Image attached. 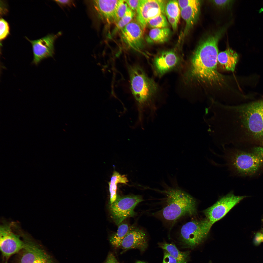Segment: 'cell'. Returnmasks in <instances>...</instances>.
<instances>
[{
  "label": "cell",
  "mask_w": 263,
  "mask_h": 263,
  "mask_svg": "<svg viewBox=\"0 0 263 263\" xmlns=\"http://www.w3.org/2000/svg\"><path fill=\"white\" fill-rule=\"evenodd\" d=\"M230 0H214L213 2L216 5L220 7H224L230 2Z\"/></svg>",
  "instance_id": "33"
},
{
  "label": "cell",
  "mask_w": 263,
  "mask_h": 263,
  "mask_svg": "<svg viewBox=\"0 0 263 263\" xmlns=\"http://www.w3.org/2000/svg\"><path fill=\"white\" fill-rule=\"evenodd\" d=\"M225 158L234 175L252 177L263 171V147L255 146L249 150L224 148Z\"/></svg>",
  "instance_id": "3"
},
{
  "label": "cell",
  "mask_w": 263,
  "mask_h": 263,
  "mask_svg": "<svg viewBox=\"0 0 263 263\" xmlns=\"http://www.w3.org/2000/svg\"><path fill=\"white\" fill-rule=\"evenodd\" d=\"M122 41L127 46L138 51L143 47L144 30L136 19L132 20L121 31Z\"/></svg>",
  "instance_id": "13"
},
{
  "label": "cell",
  "mask_w": 263,
  "mask_h": 263,
  "mask_svg": "<svg viewBox=\"0 0 263 263\" xmlns=\"http://www.w3.org/2000/svg\"><path fill=\"white\" fill-rule=\"evenodd\" d=\"M164 205L152 213L154 217L164 222L173 225L180 218L192 216L196 212L195 200L190 195L177 188H171L164 191Z\"/></svg>",
  "instance_id": "4"
},
{
  "label": "cell",
  "mask_w": 263,
  "mask_h": 263,
  "mask_svg": "<svg viewBox=\"0 0 263 263\" xmlns=\"http://www.w3.org/2000/svg\"><path fill=\"white\" fill-rule=\"evenodd\" d=\"M129 70L133 95L139 103L142 104L146 103L155 93L157 89V84L139 66H131Z\"/></svg>",
  "instance_id": "5"
},
{
  "label": "cell",
  "mask_w": 263,
  "mask_h": 263,
  "mask_svg": "<svg viewBox=\"0 0 263 263\" xmlns=\"http://www.w3.org/2000/svg\"><path fill=\"white\" fill-rule=\"evenodd\" d=\"M54 1L61 6L70 7L74 5V1L73 0H57Z\"/></svg>",
  "instance_id": "30"
},
{
  "label": "cell",
  "mask_w": 263,
  "mask_h": 263,
  "mask_svg": "<svg viewBox=\"0 0 263 263\" xmlns=\"http://www.w3.org/2000/svg\"><path fill=\"white\" fill-rule=\"evenodd\" d=\"M165 11L167 17L175 19L179 21L181 10L178 0H170L167 2Z\"/></svg>",
  "instance_id": "24"
},
{
  "label": "cell",
  "mask_w": 263,
  "mask_h": 263,
  "mask_svg": "<svg viewBox=\"0 0 263 263\" xmlns=\"http://www.w3.org/2000/svg\"><path fill=\"white\" fill-rule=\"evenodd\" d=\"M125 1L129 7L134 13L136 14L138 8L140 0H127Z\"/></svg>",
  "instance_id": "28"
},
{
  "label": "cell",
  "mask_w": 263,
  "mask_h": 263,
  "mask_svg": "<svg viewBox=\"0 0 263 263\" xmlns=\"http://www.w3.org/2000/svg\"><path fill=\"white\" fill-rule=\"evenodd\" d=\"M119 225L117 231L113 234L110 239L111 244L115 247H119L122 241L131 227L126 223L122 222Z\"/></svg>",
  "instance_id": "22"
},
{
  "label": "cell",
  "mask_w": 263,
  "mask_h": 263,
  "mask_svg": "<svg viewBox=\"0 0 263 263\" xmlns=\"http://www.w3.org/2000/svg\"><path fill=\"white\" fill-rule=\"evenodd\" d=\"M136 263H146L145 262L141 261H138L136 262Z\"/></svg>",
  "instance_id": "36"
},
{
  "label": "cell",
  "mask_w": 263,
  "mask_h": 263,
  "mask_svg": "<svg viewBox=\"0 0 263 263\" xmlns=\"http://www.w3.org/2000/svg\"><path fill=\"white\" fill-rule=\"evenodd\" d=\"M128 180L125 175H121L115 171L113 174L111 180L109 182L110 193V204H111L116 200L117 197V190L118 183L126 184Z\"/></svg>",
  "instance_id": "21"
},
{
  "label": "cell",
  "mask_w": 263,
  "mask_h": 263,
  "mask_svg": "<svg viewBox=\"0 0 263 263\" xmlns=\"http://www.w3.org/2000/svg\"><path fill=\"white\" fill-rule=\"evenodd\" d=\"M254 242L256 245L259 244L263 242V234L260 233H257L255 236Z\"/></svg>",
  "instance_id": "34"
},
{
  "label": "cell",
  "mask_w": 263,
  "mask_h": 263,
  "mask_svg": "<svg viewBox=\"0 0 263 263\" xmlns=\"http://www.w3.org/2000/svg\"><path fill=\"white\" fill-rule=\"evenodd\" d=\"M9 28L8 22L4 19L1 18L0 20V39H5L9 34Z\"/></svg>",
  "instance_id": "27"
},
{
  "label": "cell",
  "mask_w": 263,
  "mask_h": 263,
  "mask_svg": "<svg viewBox=\"0 0 263 263\" xmlns=\"http://www.w3.org/2000/svg\"><path fill=\"white\" fill-rule=\"evenodd\" d=\"M218 35L208 37L193 53L185 75L189 83L204 90L224 88L227 82L217 70Z\"/></svg>",
  "instance_id": "2"
},
{
  "label": "cell",
  "mask_w": 263,
  "mask_h": 263,
  "mask_svg": "<svg viewBox=\"0 0 263 263\" xmlns=\"http://www.w3.org/2000/svg\"><path fill=\"white\" fill-rule=\"evenodd\" d=\"M168 21L171 25L172 28L174 30H177L179 21L175 19L167 17Z\"/></svg>",
  "instance_id": "32"
},
{
  "label": "cell",
  "mask_w": 263,
  "mask_h": 263,
  "mask_svg": "<svg viewBox=\"0 0 263 263\" xmlns=\"http://www.w3.org/2000/svg\"><path fill=\"white\" fill-rule=\"evenodd\" d=\"M61 34V32H59L55 34H49L34 40H31L26 38L32 45L34 64L37 65L44 59L53 56L55 41Z\"/></svg>",
  "instance_id": "12"
},
{
  "label": "cell",
  "mask_w": 263,
  "mask_h": 263,
  "mask_svg": "<svg viewBox=\"0 0 263 263\" xmlns=\"http://www.w3.org/2000/svg\"><path fill=\"white\" fill-rule=\"evenodd\" d=\"M207 123L210 138L217 145L263 147V99L234 105L215 102Z\"/></svg>",
  "instance_id": "1"
},
{
  "label": "cell",
  "mask_w": 263,
  "mask_h": 263,
  "mask_svg": "<svg viewBox=\"0 0 263 263\" xmlns=\"http://www.w3.org/2000/svg\"><path fill=\"white\" fill-rule=\"evenodd\" d=\"M134 15V13L128 7L123 16L115 24V27L110 35V37L114 36L119 31H121L132 20Z\"/></svg>",
  "instance_id": "23"
},
{
  "label": "cell",
  "mask_w": 263,
  "mask_h": 263,
  "mask_svg": "<svg viewBox=\"0 0 263 263\" xmlns=\"http://www.w3.org/2000/svg\"><path fill=\"white\" fill-rule=\"evenodd\" d=\"M160 0H140L136 19L143 30L150 19L161 14H165L167 2Z\"/></svg>",
  "instance_id": "10"
},
{
  "label": "cell",
  "mask_w": 263,
  "mask_h": 263,
  "mask_svg": "<svg viewBox=\"0 0 263 263\" xmlns=\"http://www.w3.org/2000/svg\"><path fill=\"white\" fill-rule=\"evenodd\" d=\"M147 246L146 233L140 228L131 227L122 241L119 247L126 250L138 249L144 251Z\"/></svg>",
  "instance_id": "15"
},
{
  "label": "cell",
  "mask_w": 263,
  "mask_h": 263,
  "mask_svg": "<svg viewBox=\"0 0 263 263\" xmlns=\"http://www.w3.org/2000/svg\"><path fill=\"white\" fill-rule=\"evenodd\" d=\"M170 33L168 28H152L149 31L146 40L149 43H162L168 39Z\"/></svg>",
  "instance_id": "20"
},
{
  "label": "cell",
  "mask_w": 263,
  "mask_h": 263,
  "mask_svg": "<svg viewBox=\"0 0 263 263\" xmlns=\"http://www.w3.org/2000/svg\"><path fill=\"white\" fill-rule=\"evenodd\" d=\"M200 1L196 0L189 6L181 9V16L186 23V30H188L197 21L200 10Z\"/></svg>",
  "instance_id": "18"
},
{
  "label": "cell",
  "mask_w": 263,
  "mask_h": 263,
  "mask_svg": "<svg viewBox=\"0 0 263 263\" xmlns=\"http://www.w3.org/2000/svg\"><path fill=\"white\" fill-rule=\"evenodd\" d=\"M246 196H236L232 193L222 197L214 204L204 211L206 219L213 225L221 219Z\"/></svg>",
  "instance_id": "8"
},
{
  "label": "cell",
  "mask_w": 263,
  "mask_h": 263,
  "mask_svg": "<svg viewBox=\"0 0 263 263\" xmlns=\"http://www.w3.org/2000/svg\"><path fill=\"white\" fill-rule=\"evenodd\" d=\"M169 24L167 19L163 14H161L150 19L147 24V26L153 28H168Z\"/></svg>",
  "instance_id": "25"
},
{
  "label": "cell",
  "mask_w": 263,
  "mask_h": 263,
  "mask_svg": "<svg viewBox=\"0 0 263 263\" xmlns=\"http://www.w3.org/2000/svg\"><path fill=\"white\" fill-rule=\"evenodd\" d=\"M105 263H119L114 256L112 253H110L108 256Z\"/></svg>",
  "instance_id": "35"
},
{
  "label": "cell",
  "mask_w": 263,
  "mask_h": 263,
  "mask_svg": "<svg viewBox=\"0 0 263 263\" xmlns=\"http://www.w3.org/2000/svg\"><path fill=\"white\" fill-rule=\"evenodd\" d=\"M119 0L88 1L87 4L91 17H96L108 24L113 23L115 11Z\"/></svg>",
  "instance_id": "11"
},
{
  "label": "cell",
  "mask_w": 263,
  "mask_h": 263,
  "mask_svg": "<svg viewBox=\"0 0 263 263\" xmlns=\"http://www.w3.org/2000/svg\"><path fill=\"white\" fill-rule=\"evenodd\" d=\"M181 61L180 57L173 50L163 51L154 58L153 65L156 74L159 76L177 67Z\"/></svg>",
  "instance_id": "14"
},
{
  "label": "cell",
  "mask_w": 263,
  "mask_h": 263,
  "mask_svg": "<svg viewBox=\"0 0 263 263\" xmlns=\"http://www.w3.org/2000/svg\"><path fill=\"white\" fill-rule=\"evenodd\" d=\"M14 224H5L0 227V247L3 254L9 257L16 253L24 246L26 242L15 233Z\"/></svg>",
  "instance_id": "9"
},
{
  "label": "cell",
  "mask_w": 263,
  "mask_h": 263,
  "mask_svg": "<svg viewBox=\"0 0 263 263\" xmlns=\"http://www.w3.org/2000/svg\"><path fill=\"white\" fill-rule=\"evenodd\" d=\"M162 263H178L177 260L164 250Z\"/></svg>",
  "instance_id": "29"
},
{
  "label": "cell",
  "mask_w": 263,
  "mask_h": 263,
  "mask_svg": "<svg viewBox=\"0 0 263 263\" xmlns=\"http://www.w3.org/2000/svg\"><path fill=\"white\" fill-rule=\"evenodd\" d=\"M239 60V56L235 51L228 48L218 53L217 65L224 70L234 72Z\"/></svg>",
  "instance_id": "17"
},
{
  "label": "cell",
  "mask_w": 263,
  "mask_h": 263,
  "mask_svg": "<svg viewBox=\"0 0 263 263\" xmlns=\"http://www.w3.org/2000/svg\"><path fill=\"white\" fill-rule=\"evenodd\" d=\"M47 263H52L51 261V260H50V261H49V262H47Z\"/></svg>",
  "instance_id": "37"
},
{
  "label": "cell",
  "mask_w": 263,
  "mask_h": 263,
  "mask_svg": "<svg viewBox=\"0 0 263 263\" xmlns=\"http://www.w3.org/2000/svg\"><path fill=\"white\" fill-rule=\"evenodd\" d=\"M128 7L125 0H119L115 11L113 23L115 24L123 16Z\"/></svg>",
  "instance_id": "26"
},
{
  "label": "cell",
  "mask_w": 263,
  "mask_h": 263,
  "mask_svg": "<svg viewBox=\"0 0 263 263\" xmlns=\"http://www.w3.org/2000/svg\"><path fill=\"white\" fill-rule=\"evenodd\" d=\"M212 225L207 219L188 222L180 229L181 241L187 247L193 248L204 240Z\"/></svg>",
  "instance_id": "6"
},
{
  "label": "cell",
  "mask_w": 263,
  "mask_h": 263,
  "mask_svg": "<svg viewBox=\"0 0 263 263\" xmlns=\"http://www.w3.org/2000/svg\"><path fill=\"white\" fill-rule=\"evenodd\" d=\"M159 246L166 251L175 259L178 263H187L189 260V252L180 251L174 244L166 242L160 243Z\"/></svg>",
  "instance_id": "19"
},
{
  "label": "cell",
  "mask_w": 263,
  "mask_h": 263,
  "mask_svg": "<svg viewBox=\"0 0 263 263\" xmlns=\"http://www.w3.org/2000/svg\"><path fill=\"white\" fill-rule=\"evenodd\" d=\"M196 0H178L180 10L186 8L194 3Z\"/></svg>",
  "instance_id": "31"
},
{
  "label": "cell",
  "mask_w": 263,
  "mask_h": 263,
  "mask_svg": "<svg viewBox=\"0 0 263 263\" xmlns=\"http://www.w3.org/2000/svg\"><path fill=\"white\" fill-rule=\"evenodd\" d=\"M20 263H47L51 260L43 250L30 243H25Z\"/></svg>",
  "instance_id": "16"
},
{
  "label": "cell",
  "mask_w": 263,
  "mask_h": 263,
  "mask_svg": "<svg viewBox=\"0 0 263 263\" xmlns=\"http://www.w3.org/2000/svg\"><path fill=\"white\" fill-rule=\"evenodd\" d=\"M208 263H212L211 261H210Z\"/></svg>",
  "instance_id": "38"
},
{
  "label": "cell",
  "mask_w": 263,
  "mask_h": 263,
  "mask_svg": "<svg viewBox=\"0 0 263 263\" xmlns=\"http://www.w3.org/2000/svg\"><path fill=\"white\" fill-rule=\"evenodd\" d=\"M143 200L140 195H117L116 200L110 204V207L112 218L115 224L119 225L126 218L134 216L135 207Z\"/></svg>",
  "instance_id": "7"
}]
</instances>
